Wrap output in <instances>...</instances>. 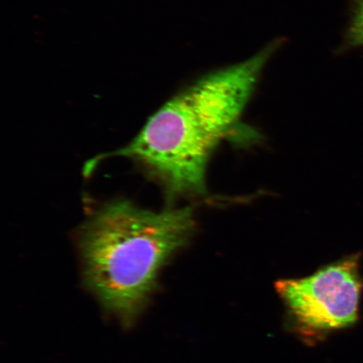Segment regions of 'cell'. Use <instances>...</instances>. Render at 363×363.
Returning <instances> with one entry per match:
<instances>
[{
	"label": "cell",
	"mask_w": 363,
	"mask_h": 363,
	"mask_svg": "<svg viewBox=\"0 0 363 363\" xmlns=\"http://www.w3.org/2000/svg\"><path fill=\"white\" fill-rule=\"evenodd\" d=\"M194 228L190 207L154 212L125 201L106 203L80 231L86 286L104 311L128 328L155 291L162 267Z\"/></svg>",
	"instance_id": "6da1fadb"
},
{
	"label": "cell",
	"mask_w": 363,
	"mask_h": 363,
	"mask_svg": "<svg viewBox=\"0 0 363 363\" xmlns=\"http://www.w3.org/2000/svg\"><path fill=\"white\" fill-rule=\"evenodd\" d=\"M360 258L354 254L306 278L276 283L290 325L301 337L316 340L357 323L363 291Z\"/></svg>",
	"instance_id": "7a4b0ae2"
},
{
	"label": "cell",
	"mask_w": 363,
	"mask_h": 363,
	"mask_svg": "<svg viewBox=\"0 0 363 363\" xmlns=\"http://www.w3.org/2000/svg\"><path fill=\"white\" fill-rule=\"evenodd\" d=\"M344 48H363V0H354L352 15L345 36Z\"/></svg>",
	"instance_id": "3957f363"
}]
</instances>
